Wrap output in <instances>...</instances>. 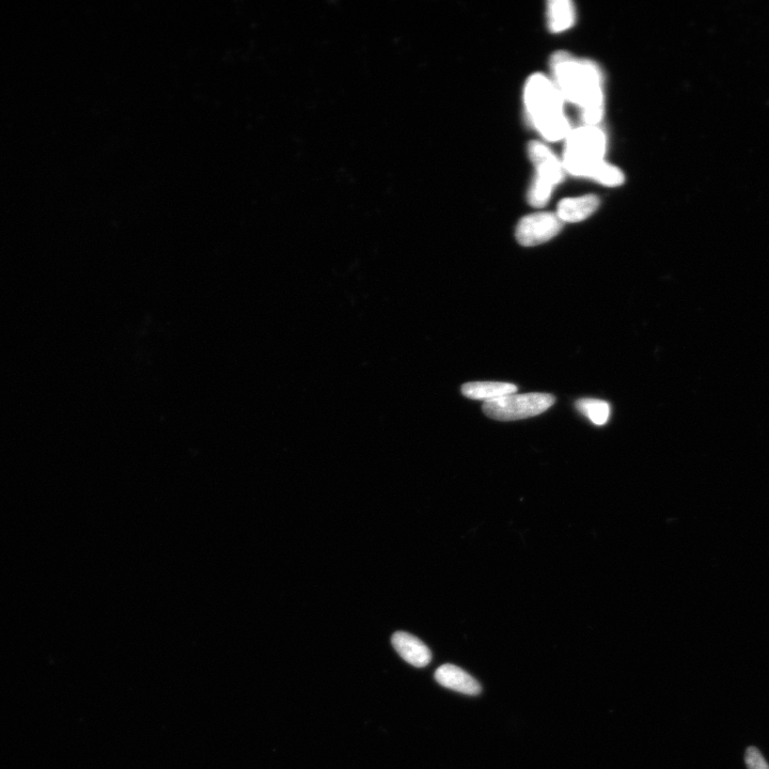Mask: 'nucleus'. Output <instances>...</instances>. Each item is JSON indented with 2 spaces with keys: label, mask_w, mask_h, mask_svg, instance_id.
I'll use <instances>...</instances> for the list:
<instances>
[{
  "label": "nucleus",
  "mask_w": 769,
  "mask_h": 769,
  "mask_svg": "<svg viewBox=\"0 0 769 769\" xmlns=\"http://www.w3.org/2000/svg\"><path fill=\"white\" fill-rule=\"evenodd\" d=\"M551 67L563 99L582 108L586 125L596 127L604 114L603 77L598 66L558 52L551 59Z\"/></svg>",
  "instance_id": "obj_1"
},
{
  "label": "nucleus",
  "mask_w": 769,
  "mask_h": 769,
  "mask_svg": "<svg viewBox=\"0 0 769 769\" xmlns=\"http://www.w3.org/2000/svg\"><path fill=\"white\" fill-rule=\"evenodd\" d=\"M524 99L529 120L545 139L558 141L569 136L572 129L563 114L564 99L549 78L543 74L530 76Z\"/></svg>",
  "instance_id": "obj_2"
},
{
  "label": "nucleus",
  "mask_w": 769,
  "mask_h": 769,
  "mask_svg": "<svg viewBox=\"0 0 769 769\" xmlns=\"http://www.w3.org/2000/svg\"><path fill=\"white\" fill-rule=\"evenodd\" d=\"M566 139L562 162L564 170L576 177L590 178L594 169L604 162L606 134L598 127L585 125L572 130Z\"/></svg>",
  "instance_id": "obj_3"
},
{
  "label": "nucleus",
  "mask_w": 769,
  "mask_h": 769,
  "mask_svg": "<svg viewBox=\"0 0 769 769\" xmlns=\"http://www.w3.org/2000/svg\"><path fill=\"white\" fill-rule=\"evenodd\" d=\"M556 402L555 397L548 394L517 395L512 394L489 402H484V414L497 421H515L543 414Z\"/></svg>",
  "instance_id": "obj_4"
},
{
  "label": "nucleus",
  "mask_w": 769,
  "mask_h": 769,
  "mask_svg": "<svg viewBox=\"0 0 769 769\" xmlns=\"http://www.w3.org/2000/svg\"><path fill=\"white\" fill-rule=\"evenodd\" d=\"M562 228L563 222L557 213H535L521 219L515 237L522 246L533 247L551 241Z\"/></svg>",
  "instance_id": "obj_5"
},
{
  "label": "nucleus",
  "mask_w": 769,
  "mask_h": 769,
  "mask_svg": "<svg viewBox=\"0 0 769 769\" xmlns=\"http://www.w3.org/2000/svg\"><path fill=\"white\" fill-rule=\"evenodd\" d=\"M529 158L537 169L536 179L555 186L562 182L564 168L557 156L539 141H531L528 146Z\"/></svg>",
  "instance_id": "obj_6"
},
{
  "label": "nucleus",
  "mask_w": 769,
  "mask_h": 769,
  "mask_svg": "<svg viewBox=\"0 0 769 769\" xmlns=\"http://www.w3.org/2000/svg\"><path fill=\"white\" fill-rule=\"evenodd\" d=\"M392 646H394L406 663L414 667L423 668L432 661L430 649L420 639L411 634L397 632L392 636Z\"/></svg>",
  "instance_id": "obj_7"
},
{
  "label": "nucleus",
  "mask_w": 769,
  "mask_h": 769,
  "mask_svg": "<svg viewBox=\"0 0 769 769\" xmlns=\"http://www.w3.org/2000/svg\"><path fill=\"white\" fill-rule=\"evenodd\" d=\"M435 680L438 684L468 696H477L481 693V685L470 674L454 665H443L435 672Z\"/></svg>",
  "instance_id": "obj_8"
},
{
  "label": "nucleus",
  "mask_w": 769,
  "mask_h": 769,
  "mask_svg": "<svg viewBox=\"0 0 769 769\" xmlns=\"http://www.w3.org/2000/svg\"><path fill=\"white\" fill-rule=\"evenodd\" d=\"M600 207V199L594 195L563 199L558 204L557 215L563 223L585 221Z\"/></svg>",
  "instance_id": "obj_9"
},
{
  "label": "nucleus",
  "mask_w": 769,
  "mask_h": 769,
  "mask_svg": "<svg viewBox=\"0 0 769 769\" xmlns=\"http://www.w3.org/2000/svg\"><path fill=\"white\" fill-rule=\"evenodd\" d=\"M516 391V385L500 382H473L462 387V394L466 398L484 402L516 394Z\"/></svg>",
  "instance_id": "obj_10"
},
{
  "label": "nucleus",
  "mask_w": 769,
  "mask_h": 769,
  "mask_svg": "<svg viewBox=\"0 0 769 769\" xmlns=\"http://www.w3.org/2000/svg\"><path fill=\"white\" fill-rule=\"evenodd\" d=\"M548 26L552 33L568 30L575 22V8L570 0H552L548 3Z\"/></svg>",
  "instance_id": "obj_11"
},
{
  "label": "nucleus",
  "mask_w": 769,
  "mask_h": 769,
  "mask_svg": "<svg viewBox=\"0 0 769 769\" xmlns=\"http://www.w3.org/2000/svg\"><path fill=\"white\" fill-rule=\"evenodd\" d=\"M576 408L595 426L606 425L610 417V405L602 400L580 399L576 402Z\"/></svg>",
  "instance_id": "obj_12"
},
{
  "label": "nucleus",
  "mask_w": 769,
  "mask_h": 769,
  "mask_svg": "<svg viewBox=\"0 0 769 769\" xmlns=\"http://www.w3.org/2000/svg\"><path fill=\"white\" fill-rule=\"evenodd\" d=\"M590 179L598 181L605 186L616 187L623 184L624 175L617 167L603 162L594 169Z\"/></svg>",
  "instance_id": "obj_13"
},
{
  "label": "nucleus",
  "mask_w": 769,
  "mask_h": 769,
  "mask_svg": "<svg viewBox=\"0 0 769 769\" xmlns=\"http://www.w3.org/2000/svg\"><path fill=\"white\" fill-rule=\"evenodd\" d=\"M553 188V186L535 178L530 186L528 194V201L531 206L536 208H543L546 206L549 199H551Z\"/></svg>",
  "instance_id": "obj_14"
},
{
  "label": "nucleus",
  "mask_w": 769,
  "mask_h": 769,
  "mask_svg": "<svg viewBox=\"0 0 769 769\" xmlns=\"http://www.w3.org/2000/svg\"><path fill=\"white\" fill-rule=\"evenodd\" d=\"M745 763L748 769H769V765L756 747H748L745 755Z\"/></svg>",
  "instance_id": "obj_15"
}]
</instances>
